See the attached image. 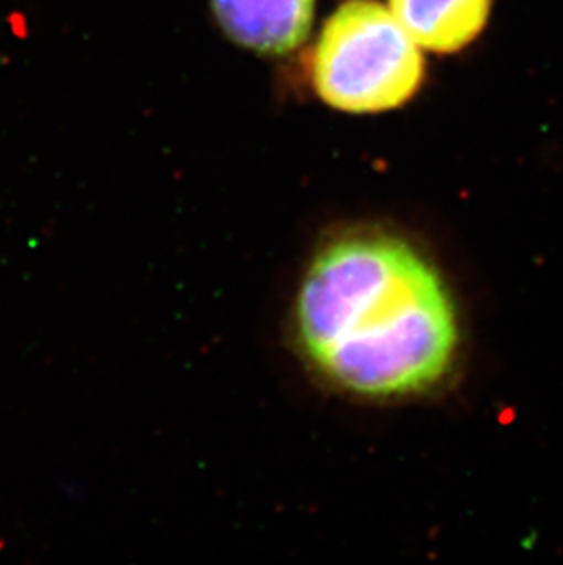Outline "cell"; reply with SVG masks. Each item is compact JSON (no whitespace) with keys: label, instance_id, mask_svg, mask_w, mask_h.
Segmentation results:
<instances>
[{"label":"cell","instance_id":"6da1fadb","mask_svg":"<svg viewBox=\"0 0 563 565\" xmlns=\"http://www.w3.org/2000/svg\"><path fill=\"white\" fill-rule=\"evenodd\" d=\"M298 353L331 388L372 403L436 388L461 328L442 271L397 231L355 227L311 256L293 300Z\"/></svg>","mask_w":563,"mask_h":565},{"label":"cell","instance_id":"7a4b0ae2","mask_svg":"<svg viewBox=\"0 0 563 565\" xmlns=\"http://www.w3.org/2000/svg\"><path fill=\"white\" fill-rule=\"evenodd\" d=\"M315 90L351 114L386 113L419 90V44L378 0H348L326 21L315 44Z\"/></svg>","mask_w":563,"mask_h":565},{"label":"cell","instance_id":"3957f363","mask_svg":"<svg viewBox=\"0 0 563 565\" xmlns=\"http://www.w3.org/2000/svg\"><path fill=\"white\" fill-rule=\"evenodd\" d=\"M229 39L261 55H286L308 39L315 0H211Z\"/></svg>","mask_w":563,"mask_h":565},{"label":"cell","instance_id":"277c9868","mask_svg":"<svg viewBox=\"0 0 563 565\" xmlns=\"http://www.w3.org/2000/svg\"><path fill=\"white\" fill-rule=\"evenodd\" d=\"M492 0H390L392 13L423 49L452 54L478 38Z\"/></svg>","mask_w":563,"mask_h":565}]
</instances>
